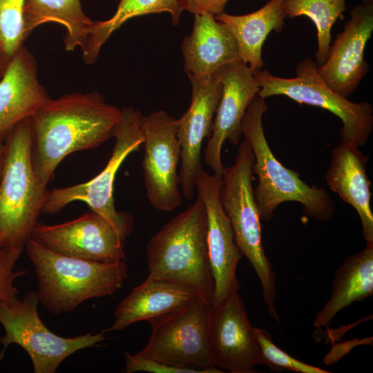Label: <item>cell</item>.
<instances>
[{
	"mask_svg": "<svg viewBox=\"0 0 373 373\" xmlns=\"http://www.w3.org/2000/svg\"><path fill=\"white\" fill-rule=\"evenodd\" d=\"M122 109L97 92L50 99L30 118V154L35 173L47 185L68 155L97 147L113 137Z\"/></svg>",
	"mask_w": 373,
	"mask_h": 373,
	"instance_id": "1",
	"label": "cell"
},
{
	"mask_svg": "<svg viewBox=\"0 0 373 373\" xmlns=\"http://www.w3.org/2000/svg\"><path fill=\"white\" fill-rule=\"evenodd\" d=\"M38 282L39 302L61 315L84 301L114 294L128 276L124 260L104 262L56 253L30 238L26 245Z\"/></svg>",
	"mask_w": 373,
	"mask_h": 373,
	"instance_id": "2",
	"label": "cell"
},
{
	"mask_svg": "<svg viewBox=\"0 0 373 373\" xmlns=\"http://www.w3.org/2000/svg\"><path fill=\"white\" fill-rule=\"evenodd\" d=\"M150 275L177 282L212 305L214 282L207 240V214L202 199L166 222L149 240Z\"/></svg>",
	"mask_w": 373,
	"mask_h": 373,
	"instance_id": "3",
	"label": "cell"
},
{
	"mask_svg": "<svg viewBox=\"0 0 373 373\" xmlns=\"http://www.w3.org/2000/svg\"><path fill=\"white\" fill-rule=\"evenodd\" d=\"M267 109L265 99L257 95L242 121V135L250 144L254 157L253 171L258 184L254 194L261 220H270L280 204L297 202L307 217L327 221L334 213V201L328 193L322 187L307 184L298 172L283 166L272 153L262 126Z\"/></svg>",
	"mask_w": 373,
	"mask_h": 373,
	"instance_id": "4",
	"label": "cell"
},
{
	"mask_svg": "<svg viewBox=\"0 0 373 373\" xmlns=\"http://www.w3.org/2000/svg\"><path fill=\"white\" fill-rule=\"evenodd\" d=\"M29 119L7 134L0 182V248L24 249L38 222L48 191L37 178L30 154Z\"/></svg>",
	"mask_w": 373,
	"mask_h": 373,
	"instance_id": "5",
	"label": "cell"
},
{
	"mask_svg": "<svg viewBox=\"0 0 373 373\" xmlns=\"http://www.w3.org/2000/svg\"><path fill=\"white\" fill-rule=\"evenodd\" d=\"M254 164L251 147L245 140L238 146L233 164L224 168L220 199L235 242L260 280L269 316L279 322L275 305L276 279L262 245L261 218L252 186Z\"/></svg>",
	"mask_w": 373,
	"mask_h": 373,
	"instance_id": "6",
	"label": "cell"
},
{
	"mask_svg": "<svg viewBox=\"0 0 373 373\" xmlns=\"http://www.w3.org/2000/svg\"><path fill=\"white\" fill-rule=\"evenodd\" d=\"M143 117L142 113L133 108H122L121 119L113 135V150L104 169L84 183L48 191L42 213L54 214L73 202L82 201L107 219L127 239L133 228V218L130 212L116 210L114 182L125 159L144 143Z\"/></svg>",
	"mask_w": 373,
	"mask_h": 373,
	"instance_id": "7",
	"label": "cell"
},
{
	"mask_svg": "<svg viewBox=\"0 0 373 373\" xmlns=\"http://www.w3.org/2000/svg\"><path fill=\"white\" fill-rule=\"evenodd\" d=\"M211 304L197 296L187 304L149 321L151 333L139 356L200 373L223 371L213 365L209 335Z\"/></svg>",
	"mask_w": 373,
	"mask_h": 373,
	"instance_id": "8",
	"label": "cell"
},
{
	"mask_svg": "<svg viewBox=\"0 0 373 373\" xmlns=\"http://www.w3.org/2000/svg\"><path fill=\"white\" fill-rule=\"evenodd\" d=\"M296 77L284 78L267 70L255 74L260 86L258 95L265 99L274 95L286 96L299 104L326 109L342 122L341 144L358 147L368 141L373 130V108L367 102H352L333 90L318 73V65L310 58L296 66Z\"/></svg>",
	"mask_w": 373,
	"mask_h": 373,
	"instance_id": "9",
	"label": "cell"
},
{
	"mask_svg": "<svg viewBox=\"0 0 373 373\" xmlns=\"http://www.w3.org/2000/svg\"><path fill=\"white\" fill-rule=\"evenodd\" d=\"M39 303L37 291L33 290L12 303L0 301V323L5 331L0 337V360L8 346L17 344L29 355L34 372L55 373L69 356L106 339L103 332L70 338L55 334L40 319Z\"/></svg>",
	"mask_w": 373,
	"mask_h": 373,
	"instance_id": "10",
	"label": "cell"
},
{
	"mask_svg": "<svg viewBox=\"0 0 373 373\" xmlns=\"http://www.w3.org/2000/svg\"><path fill=\"white\" fill-rule=\"evenodd\" d=\"M178 127V119L163 110L144 115L142 120L145 189L151 205L162 212L172 211L182 202Z\"/></svg>",
	"mask_w": 373,
	"mask_h": 373,
	"instance_id": "11",
	"label": "cell"
},
{
	"mask_svg": "<svg viewBox=\"0 0 373 373\" xmlns=\"http://www.w3.org/2000/svg\"><path fill=\"white\" fill-rule=\"evenodd\" d=\"M31 238L56 253L88 260H124L126 239L104 217L91 211L57 224L37 222Z\"/></svg>",
	"mask_w": 373,
	"mask_h": 373,
	"instance_id": "12",
	"label": "cell"
},
{
	"mask_svg": "<svg viewBox=\"0 0 373 373\" xmlns=\"http://www.w3.org/2000/svg\"><path fill=\"white\" fill-rule=\"evenodd\" d=\"M209 335L213 365L232 373H254L266 365L245 305L234 291L211 306Z\"/></svg>",
	"mask_w": 373,
	"mask_h": 373,
	"instance_id": "13",
	"label": "cell"
},
{
	"mask_svg": "<svg viewBox=\"0 0 373 373\" xmlns=\"http://www.w3.org/2000/svg\"><path fill=\"white\" fill-rule=\"evenodd\" d=\"M191 100L187 111L178 119V139L180 146V186L185 198L195 195L196 184L202 173V146L209 137L222 85L217 75L188 76Z\"/></svg>",
	"mask_w": 373,
	"mask_h": 373,
	"instance_id": "14",
	"label": "cell"
},
{
	"mask_svg": "<svg viewBox=\"0 0 373 373\" xmlns=\"http://www.w3.org/2000/svg\"><path fill=\"white\" fill-rule=\"evenodd\" d=\"M215 73L222 83V90L204 160L213 173L222 176L224 168L221 157L222 146L226 141L233 145L239 144L243 117L260 86L252 70L242 61L227 64Z\"/></svg>",
	"mask_w": 373,
	"mask_h": 373,
	"instance_id": "15",
	"label": "cell"
},
{
	"mask_svg": "<svg viewBox=\"0 0 373 373\" xmlns=\"http://www.w3.org/2000/svg\"><path fill=\"white\" fill-rule=\"evenodd\" d=\"M221 185V175H210L203 171L195 188L207 214V247L214 282L211 306L216 305L230 294L239 291L236 269L242 256L220 202Z\"/></svg>",
	"mask_w": 373,
	"mask_h": 373,
	"instance_id": "16",
	"label": "cell"
},
{
	"mask_svg": "<svg viewBox=\"0 0 373 373\" xmlns=\"http://www.w3.org/2000/svg\"><path fill=\"white\" fill-rule=\"evenodd\" d=\"M343 30L330 46L329 56L318 73L334 92L346 97L356 89L369 69L364 59L373 31V4L357 5Z\"/></svg>",
	"mask_w": 373,
	"mask_h": 373,
	"instance_id": "17",
	"label": "cell"
},
{
	"mask_svg": "<svg viewBox=\"0 0 373 373\" xmlns=\"http://www.w3.org/2000/svg\"><path fill=\"white\" fill-rule=\"evenodd\" d=\"M50 99L39 81L33 55L22 46L10 58L0 79V136L6 137Z\"/></svg>",
	"mask_w": 373,
	"mask_h": 373,
	"instance_id": "18",
	"label": "cell"
},
{
	"mask_svg": "<svg viewBox=\"0 0 373 373\" xmlns=\"http://www.w3.org/2000/svg\"><path fill=\"white\" fill-rule=\"evenodd\" d=\"M182 52L188 76L211 75L227 64L241 61L232 33L208 12L194 15L193 30L182 41Z\"/></svg>",
	"mask_w": 373,
	"mask_h": 373,
	"instance_id": "19",
	"label": "cell"
},
{
	"mask_svg": "<svg viewBox=\"0 0 373 373\" xmlns=\"http://www.w3.org/2000/svg\"><path fill=\"white\" fill-rule=\"evenodd\" d=\"M358 148L343 144L334 147L325 178L330 190L356 211L366 242H373L371 182L366 173L369 155L363 154Z\"/></svg>",
	"mask_w": 373,
	"mask_h": 373,
	"instance_id": "20",
	"label": "cell"
},
{
	"mask_svg": "<svg viewBox=\"0 0 373 373\" xmlns=\"http://www.w3.org/2000/svg\"><path fill=\"white\" fill-rule=\"evenodd\" d=\"M199 296L192 288L150 274L117 306L114 321L108 331L128 326L174 310Z\"/></svg>",
	"mask_w": 373,
	"mask_h": 373,
	"instance_id": "21",
	"label": "cell"
},
{
	"mask_svg": "<svg viewBox=\"0 0 373 373\" xmlns=\"http://www.w3.org/2000/svg\"><path fill=\"white\" fill-rule=\"evenodd\" d=\"M287 17L284 0H269L259 10L244 15H231L222 12L215 16L235 37L242 62L254 75L262 70V48L273 30L280 32Z\"/></svg>",
	"mask_w": 373,
	"mask_h": 373,
	"instance_id": "22",
	"label": "cell"
},
{
	"mask_svg": "<svg viewBox=\"0 0 373 373\" xmlns=\"http://www.w3.org/2000/svg\"><path fill=\"white\" fill-rule=\"evenodd\" d=\"M373 294V242L347 258L336 271L331 296L316 314L314 325H329L336 314L356 301Z\"/></svg>",
	"mask_w": 373,
	"mask_h": 373,
	"instance_id": "23",
	"label": "cell"
},
{
	"mask_svg": "<svg viewBox=\"0 0 373 373\" xmlns=\"http://www.w3.org/2000/svg\"><path fill=\"white\" fill-rule=\"evenodd\" d=\"M26 37L39 26L55 22L64 26V48L73 51L82 50L94 21L84 12L80 0H26L23 12Z\"/></svg>",
	"mask_w": 373,
	"mask_h": 373,
	"instance_id": "24",
	"label": "cell"
},
{
	"mask_svg": "<svg viewBox=\"0 0 373 373\" xmlns=\"http://www.w3.org/2000/svg\"><path fill=\"white\" fill-rule=\"evenodd\" d=\"M186 7V0H119L112 17L105 21H94L85 46L82 50L84 62L86 64H93L111 35L128 19L168 12L171 15L173 25L175 26Z\"/></svg>",
	"mask_w": 373,
	"mask_h": 373,
	"instance_id": "25",
	"label": "cell"
},
{
	"mask_svg": "<svg viewBox=\"0 0 373 373\" xmlns=\"http://www.w3.org/2000/svg\"><path fill=\"white\" fill-rule=\"evenodd\" d=\"M346 0H284V10L290 18L306 16L317 30V65L325 63L329 56L333 25L346 9Z\"/></svg>",
	"mask_w": 373,
	"mask_h": 373,
	"instance_id": "26",
	"label": "cell"
},
{
	"mask_svg": "<svg viewBox=\"0 0 373 373\" xmlns=\"http://www.w3.org/2000/svg\"><path fill=\"white\" fill-rule=\"evenodd\" d=\"M26 0H0V45L10 59L26 39L23 12Z\"/></svg>",
	"mask_w": 373,
	"mask_h": 373,
	"instance_id": "27",
	"label": "cell"
},
{
	"mask_svg": "<svg viewBox=\"0 0 373 373\" xmlns=\"http://www.w3.org/2000/svg\"><path fill=\"white\" fill-rule=\"evenodd\" d=\"M254 332L260 346L266 365L274 370H289L300 373H329L324 369L303 363L291 356L273 342L270 334L262 328Z\"/></svg>",
	"mask_w": 373,
	"mask_h": 373,
	"instance_id": "28",
	"label": "cell"
},
{
	"mask_svg": "<svg viewBox=\"0 0 373 373\" xmlns=\"http://www.w3.org/2000/svg\"><path fill=\"white\" fill-rule=\"evenodd\" d=\"M23 249L0 248V301L12 303L18 299V289L15 280L27 273L26 270H15V266Z\"/></svg>",
	"mask_w": 373,
	"mask_h": 373,
	"instance_id": "29",
	"label": "cell"
},
{
	"mask_svg": "<svg viewBox=\"0 0 373 373\" xmlns=\"http://www.w3.org/2000/svg\"><path fill=\"white\" fill-rule=\"evenodd\" d=\"M124 372H147L153 373H200L199 371L171 365L157 360L125 352Z\"/></svg>",
	"mask_w": 373,
	"mask_h": 373,
	"instance_id": "30",
	"label": "cell"
},
{
	"mask_svg": "<svg viewBox=\"0 0 373 373\" xmlns=\"http://www.w3.org/2000/svg\"><path fill=\"white\" fill-rule=\"evenodd\" d=\"M229 0H186V10L193 15L204 12L217 15L224 12Z\"/></svg>",
	"mask_w": 373,
	"mask_h": 373,
	"instance_id": "31",
	"label": "cell"
},
{
	"mask_svg": "<svg viewBox=\"0 0 373 373\" xmlns=\"http://www.w3.org/2000/svg\"><path fill=\"white\" fill-rule=\"evenodd\" d=\"M6 137L0 136V182L4 168L5 155H6Z\"/></svg>",
	"mask_w": 373,
	"mask_h": 373,
	"instance_id": "32",
	"label": "cell"
},
{
	"mask_svg": "<svg viewBox=\"0 0 373 373\" xmlns=\"http://www.w3.org/2000/svg\"><path fill=\"white\" fill-rule=\"evenodd\" d=\"M9 60L0 45V79L6 71Z\"/></svg>",
	"mask_w": 373,
	"mask_h": 373,
	"instance_id": "33",
	"label": "cell"
},
{
	"mask_svg": "<svg viewBox=\"0 0 373 373\" xmlns=\"http://www.w3.org/2000/svg\"><path fill=\"white\" fill-rule=\"evenodd\" d=\"M363 5L373 4V0H361Z\"/></svg>",
	"mask_w": 373,
	"mask_h": 373,
	"instance_id": "34",
	"label": "cell"
}]
</instances>
